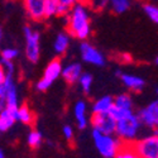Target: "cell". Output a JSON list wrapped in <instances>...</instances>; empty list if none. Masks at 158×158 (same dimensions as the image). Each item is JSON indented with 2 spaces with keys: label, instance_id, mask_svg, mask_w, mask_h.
I'll return each mask as SVG.
<instances>
[{
  "label": "cell",
  "instance_id": "cell-35",
  "mask_svg": "<svg viewBox=\"0 0 158 158\" xmlns=\"http://www.w3.org/2000/svg\"><path fill=\"white\" fill-rule=\"evenodd\" d=\"M156 94L158 95V87H156Z\"/></svg>",
  "mask_w": 158,
  "mask_h": 158
},
{
  "label": "cell",
  "instance_id": "cell-30",
  "mask_svg": "<svg viewBox=\"0 0 158 158\" xmlns=\"http://www.w3.org/2000/svg\"><path fill=\"white\" fill-rule=\"evenodd\" d=\"M119 58H120V62H123V63H129V62H131V56H130L129 53H122V55L119 56Z\"/></svg>",
  "mask_w": 158,
  "mask_h": 158
},
{
  "label": "cell",
  "instance_id": "cell-18",
  "mask_svg": "<svg viewBox=\"0 0 158 158\" xmlns=\"http://www.w3.org/2000/svg\"><path fill=\"white\" fill-rule=\"evenodd\" d=\"M43 142V135L42 133L39 130L37 129H32L28 135H27V143H28V146L32 148V149H37L41 147V144Z\"/></svg>",
  "mask_w": 158,
  "mask_h": 158
},
{
  "label": "cell",
  "instance_id": "cell-14",
  "mask_svg": "<svg viewBox=\"0 0 158 158\" xmlns=\"http://www.w3.org/2000/svg\"><path fill=\"white\" fill-rule=\"evenodd\" d=\"M120 78H122L123 85L128 90L134 91V93H140L144 89V86H146V81H144L142 77L131 75V73H123L120 76Z\"/></svg>",
  "mask_w": 158,
  "mask_h": 158
},
{
  "label": "cell",
  "instance_id": "cell-21",
  "mask_svg": "<svg viewBox=\"0 0 158 158\" xmlns=\"http://www.w3.org/2000/svg\"><path fill=\"white\" fill-rule=\"evenodd\" d=\"M114 105L122 109H133V100L129 94H120L114 98Z\"/></svg>",
  "mask_w": 158,
  "mask_h": 158
},
{
  "label": "cell",
  "instance_id": "cell-7",
  "mask_svg": "<svg viewBox=\"0 0 158 158\" xmlns=\"http://www.w3.org/2000/svg\"><path fill=\"white\" fill-rule=\"evenodd\" d=\"M116 119L111 113L93 114L90 118V123L93 129H96L105 134H115L116 131Z\"/></svg>",
  "mask_w": 158,
  "mask_h": 158
},
{
  "label": "cell",
  "instance_id": "cell-29",
  "mask_svg": "<svg viewBox=\"0 0 158 158\" xmlns=\"http://www.w3.org/2000/svg\"><path fill=\"white\" fill-rule=\"evenodd\" d=\"M62 134H63L64 139L67 140V142H72L73 138H75V131H73V128L71 125H63Z\"/></svg>",
  "mask_w": 158,
  "mask_h": 158
},
{
  "label": "cell",
  "instance_id": "cell-27",
  "mask_svg": "<svg viewBox=\"0 0 158 158\" xmlns=\"http://www.w3.org/2000/svg\"><path fill=\"white\" fill-rule=\"evenodd\" d=\"M113 115H114V118L116 120H119V119H122V118H124V116H127V115H129V114H133L134 111H133V109H122V108H118V106H113V109H111V111H110Z\"/></svg>",
  "mask_w": 158,
  "mask_h": 158
},
{
  "label": "cell",
  "instance_id": "cell-19",
  "mask_svg": "<svg viewBox=\"0 0 158 158\" xmlns=\"http://www.w3.org/2000/svg\"><path fill=\"white\" fill-rule=\"evenodd\" d=\"M114 158H140L139 154L137 153L135 148L133 147V143H124L120 151Z\"/></svg>",
  "mask_w": 158,
  "mask_h": 158
},
{
  "label": "cell",
  "instance_id": "cell-2",
  "mask_svg": "<svg viewBox=\"0 0 158 158\" xmlns=\"http://www.w3.org/2000/svg\"><path fill=\"white\" fill-rule=\"evenodd\" d=\"M91 135L98 152L102 158H114L124 144V142L115 134H105L96 129H93Z\"/></svg>",
  "mask_w": 158,
  "mask_h": 158
},
{
  "label": "cell",
  "instance_id": "cell-28",
  "mask_svg": "<svg viewBox=\"0 0 158 158\" xmlns=\"http://www.w3.org/2000/svg\"><path fill=\"white\" fill-rule=\"evenodd\" d=\"M2 66H0V69H3L5 71L6 75H10V76H14V72H15V66L13 63V61H8V60H3L0 61Z\"/></svg>",
  "mask_w": 158,
  "mask_h": 158
},
{
  "label": "cell",
  "instance_id": "cell-33",
  "mask_svg": "<svg viewBox=\"0 0 158 158\" xmlns=\"http://www.w3.org/2000/svg\"><path fill=\"white\" fill-rule=\"evenodd\" d=\"M76 2H77V3H86V4H87L89 0H76Z\"/></svg>",
  "mask_w": 158,
  "mask_h": 158
},
{
  "label": "cell",
  "instance_id": "cell-15",
  "mask_svg": "<svg viewBox=\"0 0 158 158\" xmlns=\"http://www.w3.org/2000/svg\"><path fill=\"white\" fill-rule=\"evenodd\" d=\"M114 106V98L110 95H105L99 98L91 106L93 114H101V113H110Z\"/></svg>",
  "mask_w": 158,
  "mask_h": 158
},
{
  "label": "cell",
  "instance_id": "cell-16",
  "mask_svg": "<svg viewBox=\"0 0 158 158\" xmlns=\"http://www.w3.org/2000/svg\"><path fill=\"white\" fill-rule=\"evenodd\" d=\"M71 43V35L69 32H61L56 35V39L53 42V49L56 52V55L62 56L67 52L69 47Z\"/></svg>",
  "mask_w": 158,
  "mask_h": 158
},
{
  "label": "cell",
  "instance_id": "cell-12",
  "mask_svg": "<svg viewBox=\"0 0 158 158\" xmlns=\"http://www.w3.org/2000/svg\"><path fill=\"white\" fill-rule=\"evenodd\" d=\"M73 116L77 124L78 129H86L89 125V116H87V104L84 100H78L76 101L75 106H73Z\"/></svg>",
  "mask_w": 158,
  "mask_h": 158
},
{
  "label": "cell",
  "instance_id": "cell-24",
  "mask_svg": "<svg viewBox=\"0 0 158 158\" xmlns=\"http://www.w3.org/2000/svg\"><path fill=\"white\" fill-rule=\"evenodd\" d=\"M58 0H47L46 2V19L56 17L58 14Z\"/></svg>",
  "mask_w": 158,
  "mask_h": 158
},
{
  "label": "cell",
  "instance_id": "cell-1",
  "mask_svg": "<svg viewBox=\"0 0 158 158\" xmlns=\"http://www.w3.org/2000/svg\"><path fill=\"white\" fill-rule=\"evenodd\" d=\"M86 3H76L66 18V27L71 37L86 41L91 34V18Z\"/></svg>",
  "mask_w": 158,
  "mask_h": 158
},
{
  "label": "cell",
  "instance_id": "cell-20",
  "mask_svg": "<svg viewBox=\"0 0 158 158\" xmlns=\"http://www.w3.org/2000/svg\"><path fill=\"white\" fill-rule=\"evenodd\" d=\"M109 5L115 14H123L130 8V0H109Z\"/></svg>",
  "mask_w": 158,
  "mask_h": 158
},
{
  "label": "cell",
  "instance_id": "cell-22",
  "mask_svg": "<svg viewBox=\"0 0 158 158\" xmlns=\"http://www.w3.org/2000/svg\"><path fill=\"white\" fill-rule=\"evenodd\" d=\"M93 82H94V78L93 75L89 73V72H84L78 80V85H80L81 90L84 91L85 94H89L91 91V87H93Z\"/></svg>",
  "mask_w": 158,
  "mask_h": 158
},
{
  "label": "cell",
  "instance_id": "cell-4",
  "mask_svg": "<svg viewBox=\"0 0 158 158\" xmlns=\"http://www.w3.org/2000/svg\"><path fill=\"white\" fill-rule=\"evenodd\" d=\"M23 33L25 39V57L31 63H37L41 56V34L29 25H25Z\"/></svg>",
  "mask_w": 158,
  "mask_h": 158
},
{
  "label": "cell",
  "instance_id": "cell-13",
  "mask_svg": "<svg viewBox=\"0 0 158 158\" xmlns=\"http://www.w3.org/2000/svg\"><path fill=\"white\" fill-rule=\"evenodd\" d=\"M17 111L18 109H9V108L0 109V131L2 133L10 130L13 125L15 124V122H18Z\"/></svg>",
  "mask_w": 158,
  "mask_h": 158
},
{
  "label": "cell",
  "instance_id": "cell-25",
  "mask_svg": "<svg viewBox=\"0 0 158 158\" xmlns=\"http://www.w3.org/2000/svg\"><path fill=\"white\" fill-rule=\"evenodd\" d=\"M19 57V51L17 48L13 47H6L2 51V58L3 60H8V61H14L15 58Z\"/></svg>",
  "mask_w": 158,
  "mask_h": 158
},
{
  "label": "cell",
  "instance_id": "cell-31",
  "mask_svg": "<svg viewBox=\"0 0 158 158\" xmlns=\"http://www.w3.org/2000/svg\"><path fill=\"white\" fill-rule=\"evenodd\" d=\"M58 3L62 4V5H66V6L72 8L77 2H76V0H58Z\"/></svg>",
  "mask_w": 158,
  "mask_h": 158
},
{
  "label": "cell",
  "instance_id": "cell-11",
  "mask_svg": "<svg viewBox=\"0 0 158 158\" xmlns=\"http://www.w3.org/2000/svg\"><path fill=\"white\" fill-rule=\"evenodd\" d=\"M84 73L82 71V66L78 62H72L67 66H64L62 70V78L67 82L69 85H73L78 82L81 75Z\"/></svg>",
  "mask_w": 158,
  "mask_h": 158
},
{
  "label": "cell",
  "instance_id": "cell-8",
  "mask_svg": "<svg viewBox=\"0 0 158 158\" xmlns=\"http://www.w3.org/2000/svg\"><path fill=\"white\" fill-rule=\"evenodd\" d=\"M80 55L84 62L94 64V66H99L102 67L106 63V58L101 53V52L95 48L93 44H90L86 41H82V43L80 44Z\"/></svg>",
  "mask_w": 158,
  "mask_h": 158
},
{
  "label": "cell",
  "instance_id": "cell-3",
  "mask_svg": "<svg viewBox=\"0 0 158 158\" xmlns=\"http://www.w3.org/2000/svg\"><path fill=\"white\" fill-rule=\"evenodd\" d=\"M143 124L138 114H129L116 122L115 135L119 137L124 143H134L138 139Z\"/></svg>",
  "mask_w": 158,
  "mask_h": 158
},
{
  "label": "cell",
  "instance_id": "cell-5",
  "mask_svg": "<svg viewBox=\"0 0 158 158\" xmlns=\"http://www.w3.org/2000/svg\"><path fill=\"white\" fill-rule=\"evenodd\" d=\"M62 70H63V66L60 58H55L51 62H48L47 67L44 69L43 76L35 84V89L38 91H42V93L47 91L58 77H62Z\"/></svg>",
  "mask_w": 158,
  "mask_h": 158
},
{
  "label": "cell",
  "instance_id": "cell-17",
  "mask_svg": "<svg viewBox=\"0 0 158 158\" xmlns=\"http://www.w3.org/2000/svg\"><path fill=\"white\" fill-rule=\"evenodd\" d=\"M17 120L25 125H32L35 122V115L27 104H22L17 111Z\"/></svg>",
  "mask_w": 158,
  "mask_h": 158
},
{
  "label": "cell",
  "instance_id": "cell-23",
  "mask_svg": "<svg viewBox=\"0 0 158 158\" xmlns=\"http://www.w3.org/2000/svg\"><path fill=\"white\" fill-rule=\"evenodd\" d=\"M143 10L147 14V17L158 25V5L151 4V3H146L143 5Z\"/></svg>",
  "mask_w": 158,
  "mask_h": 158
},
{
  "label": "cell",
  "instance_id": "cell-34",
  "mask_svg": "<svg viewBox=\"0 0 158 158\" xmlns=\"http://www.w3.org/2000/svg\"><path fill=\"white\" fill-rule=\"evenodd\" d=\"M154 63H156V64H158V56L156 57V60H154Z\"/></svg>",
  "mask_w": 158,
  "mask_h": 158
},
{
  "label": "cell",
  "instance_id": "cell-6",
  "mask_svg": "<svg viewBox=\"0 0 158 158\" xmlns=\"http://www.w3.org/2000/svg\"><path fill=\"white\" fill-rule=\"evenodd\" d=\"M133 147L140 158H158V134L149 133L142 138H138Z\"/></svg>",
  "mask_w": 158,
  "mask_h": 158
},
{
  "label": "cell",
  "instance_id": "cell-26",
  "mask_svg": "<svg viewBox=\"0 0 158 158\" xmlns=\"http://www.w3.org/2000/svg\"><path fill=\"white\" fill-rule=\"evenodd\" d=\"M87 5L95 11H101L109 6V0H89Z\"/></svg>",
  "mask_w": 158,
  "mask_h": 158
},
{
  "label": "cell",
  "instance_id": "cell-10",
  "mask_svg": "<svg viewBox=\"0 0 158 158\" xmlns=\"http://www.w3.org/2000/svg\"><path fill=\"white\" fill-rule=\"evenodd\" d=\"M46 2L47 0H23L25 13L33 22L46 19Z\"/></svg>",
  "mask_w": 158,
  "mask_h": 158
},
{
  "label": "cell",
  "instance_id": "cell-32",
  "mask_svg": "<svg viewBox=\"0 0 158 158\" xmlns=\"http://www.w3.org/2000/svg\"><path fill=\"white\" fill-rule=\"evenodd\" d=\"M0 158H5V153H4V151H3V149L0 151Z\"/></svg>",
  "mask_w": 158,
  "mask_h": 158
},
{
  "label": "cell",
  "instance_id": "cell-9",
  "mask_svg": "<svg viewBox=\"0 0 158 158\" xmlns=\"http://www.w3.org/2000/svg\"><path fill=\"white\" fill-rule=\"evenodd\" d=\"M137 114L143 127L148 129H158V98L151 101L146 108L140 109Z\"/></svg>",
  "mask_w": 158,
  "mask_h": 158
}]
</instances>
